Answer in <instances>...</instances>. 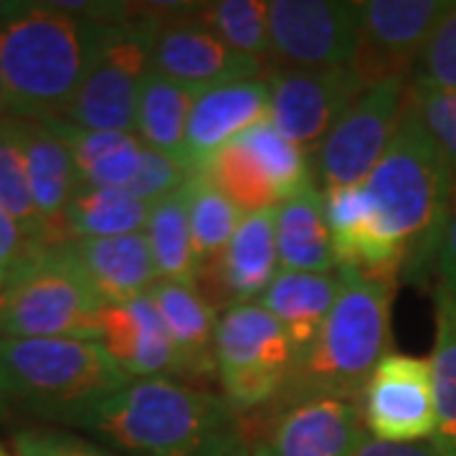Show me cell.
Segmentation results:
<instances>
[{
  "mask_svg": "<svg viewBox=\"0 0 456 456\" xmlns=\"http://www.w3.org/2000/svg\"><path fill=\"white\" fill-rule=\"evenodd\" d=\"M66 248L104 305H125L134 297L150 294L158 284V269L145 231L110 239H71L66 241Z\"/></svg>",
  "mask_w": 456,
  "mask_h": 456,
  "instance_id": "ffe728a7",
  "label": "cell"
},
{
  "mask_svg": "<svg viewBox=\"0 0 456 456\" xmlns=\"http://www.w3.org/2000/svg\"><path fill=\"white\" fill-rule=\"evenodd\" d=\"M446 0H365L360 3V41L350 69L368 89L391 79L411 82Z\"/></svg>",
  "mask_w": 456,
  "mask_h": 456,
  "instance_id": "8fae6325",
  "label": "cell"
},
{
  "mask_svg": "<svg viewBox=\"0 0 456 456\" xmlns=\"http://www.w3.org/2000/svg\"><path fill=\"white\" fill-rule=\"evenodd\" d=\"M0 456H13V452H8V449H5V446L0 444Z\"/></svg>",
  "mask_w": 456,
  "mask_h": 456,
  "instance_id": "bcb514c9",
  "label": "cell"
},
{
  "mask_svg": "<svg viewBox=\"0 0 456 456\" xmlns=\"http://www.w3.org/2000/svg\"><path fill=\"white\" fill-rule=\"evenodd\" d=\"M44 248L41 246H36L20 231L16 221H13V216L5 211V206L0 203V264L5 266V269H11L13 272V277H16L18 272L28 264L31 259H36L38 254H41ZM13 281V279H11Z\"/></svg>",
  "mask_w": 456,
  "mask_h": 456,
  "instance_id": "f35d334b",
  "label": "cell"
},
{
  "mask_svg": "<svg viewBox=\"0 0 456 456\" xmlns=\"http://www.w3.org/2000/svg\"><path fill=\"white\" fill-rule=\"evenodd\" d=\"M102 23L53 3H0V79L23 119H64L86 79Z\"/></svg>",
  "mask_w": 456,
  "mask_h": 456,
  "instance_id": "3957f363",
  "label": "cell"
},
{
  "mask_svg": "<svg viewBox=\"0 0 456 456\" xmlns=\"http://www.w3.org/2000/svg\"><path fill=\"white\" fill-rule=\"evenodd\" d=\"M406 104L408 82L391 79L370 86L342 114L312 155L314 173L325 191L362 185L368 180L401 127Z\"/></svg>",
  "mask_w": 456,
  "mask_h": 456,
  "instance_id": "9c48e42d",
  "label": "cell"
},
{
  "mask_svg": "<svg viewBox=\"0 0 456 456\" xmlns=\"http://www.w3.org/2000/svg\"><path fill=\"white\" fill-rule=\"evenodd\" d=\"M434 314L436 338L431 350V378H434V406L436 431L434 446L441 456H456V297L434 287Z\"/></svg>",
  "mask_w": 456,
  "mask_h": 456,
  "instance_id": "f1b7e54d",
  "label": "cell"
},
{
  "mask_svg": "<svg viewBox=\"0 0 456 456\" xmlns=\"http://www.w3.org/2000/svg\"><path fill=\"white\" fill-rule=\"evenodd\" d=\"M11 279H13V272H11V269H5V266L0 264V297L5 294L8 284H11Z\"/></svg>",
  "mask_w": 456,
  "mask_h": 456,
  "instance_id": "7bdbcfd3",
  "label": "cell"
},
{
  "mask_svg": "<svg viewBox=\"0 0 456 456\" xmlns=\"http://www.w3.org/2000/svg\"><path fill=\"white\" fill-rule=\"evenodd\" d=\"M269 122L294 145L314 150L368 86L350 66L335 69H269Z\"/></svg>",
  "mask_w": 456,
  "mask_h": 456,
  "instance_id": "7c38bea8",
  "label": "cell"
},
{
  "mask_svg": "<svg viewBox=\"0 0 456 456\" xmlns=\"http://www.w3.org/2000/svg\"><path fill=\"white\" fill-rule=\"evenodd\" d=\"M13 456H112L94 441L61 428H18L11 434Z\"/></svg>",
  "mask_w": 456,
  "mask_h": 456,
  "instance_id": "8d00e7d4",
  "label": "cell"
},
{
  "mask_svg": "<svg viewBox=\"0 0 456 456\" xmlns=\"http://www.w3.org/2000/svg\"><path fill=\"white\" fill-rule=\"evenodd\" d=\"M160 18L140 3V16L125 23H102L97 51L86 79L71 102L66 122L89 132H132L137 99L152 71V41Z\"/></svg>",
  "mask_w": 456,
  "mask_h": 456,
  "instance_id": "52a82bcc",
  "label": "cell"
},
{
  "mask_svg": "<svg viewBox=\"0 0 456 456\" xmlns=\"http://www.w3.org/2000/svg\"><path fill=\"white\" fill-rule=\"evenodd\" d=\"M145 233L150 239L155 269H158V281L198 287L200 259L193 244V231H191L183 188L152 203Z\"/></svg>",
  "mask_w": 456,
  "mask_h": 456,
  "instance_id": "83f0119b",
  "label": "cell"
},
{
  "mask_svg": "<svg viewBox=\"0 0 456 456\" xmlns=\"http://www.w3.org/2000/svg\"><path fill=\"white\" fill-rule=\"evenodd\" d=\"M236 142L244 147L264 170V175L272 180L279 200L297 196L302 188H307L312 183V175H314L312 152L287 140L269 119L239 134Z\"/></svg>",
  "mask_w": 456,
  "mask_h": 456,
  "instance_id": "1f68e13d",
  "label": "cell"
},
{
  "mask_svg": "<svg viewBox=\"0 0 456 456\" xmlns=\"http://www.w3.org/2000/svg\"><path fill=\"white\" fill-rule=\"evenodd\" d=\"M196 97L198 92L193 89L173 82L158 71H150L140 89L137 117H134V134L147 147L173 158L185 170H188L185 137H188V119H191Z\"/></svg>",
  "mask_w": 456,
  "mask_h": 456,
  "instance_id": "484cf974",
  "label": "cell"
},
{
  "mask_svg": "<svg viewBox=\"0 0 456 456\" xmlns=\"http://www.w3.org/2000/svg\"><path fill=\"white\" fill-rule=\"evenodd\" d=\"M13 110H11V99H8V92H5V84L0 79V119L3 117H11Z\"/></svg>",
  "mask_w": 456,
  "mask_h": 456,
  "instance_id": "b9f144b4",
  "label": "cell"
},
{
  "mask_svg": "<svg viewBox=\"0 0 456 456\" xmlns=\"http://www.w3.org/2000/svg\"><path fill=\"white\" fill-rule=\"evenodd\" d=\"M272 112V86L266 74L246 82L221 84L200 92L193 102L185 137V163L203 173L213 158L239 134L266 122Z\"/></svg>",
  "mask_w": 456,
  "mask_h": 456,
  "instance_id": "e0dca14e",
  "label": "cell"
},
{
  "mask_svg": "<svg viewBox=\"0 0 456 456\" xmlns=\"http://www.w3.org/2000/svg\"><path fill=\"white\" fill-rule=\"evenodd\" d=\"M368 436L393 444L431 441L436 431L431 360L388 353L358 398Z\"/></svg>",
  "mask_w": 456,
  "mask_h": 456,
  "instance_id": "5bb4252c",
  "label": "cell"
},
{
  "mask_svg": "<svg viewBox=\"0 0 456 456\" xmlns=\"http://www.w3.org/2000/svg\"><path fill=\"white\" fill-rule=\"evenodd\" d=\"M23 142L28 163V185L38 218L44 224L46 246L66 244V208L77 188L82 185L74 155L64 140L38 119H26Z\"/></svg>",
  "mask_w": 456,
  "mask_h": 456,
  "instance_id": "44dd1931",
  "label": "cell"
},
{
  "mask_svg": "<svg viewBox=\"0 0 456 456\" xmlns=\"http://www.w3.org/2000/svg\"><path fill=\"white\" fill-rule=\"evenodd\" d=\"M436 287L456 297V211L452 216V221H449L444 246H441L439 266H436Z\"/></svg>",
  "mask_w": 456,
  "mask_h": 456,
  "instance_id": "60d3db41",
  "label": "cell"
},
{
  "mask_svg": "<svg viewBox=\"0 0 456 456\" xmlns=\"http://www.w3.org/2000/svg\"><path fill=\"white\" fill-rule=\"evenodd\" d=\"M188 178H191V173L183 165L175 163L173 158H167L163 152L152 150V147H145L142 165H140L137 178L132 180L130 193L152 206L160 198L180 191Z\"/></svg>",
  "mask_w": 456,
  "mask_h": 456,
  "instance_id": "74e56055",
  "label": "cell"
},
{
  "mask_svg": "<svg viewBox=\"0 0 456 456\" xmlns=\"http://www.w3.org/2000/svg\"><path fill=\"white\" fill-rule=\"evenodd\" d=\"M353 456H441L434 441H416V444H393L365 436Z\"/></svg>",
  "mask_w": 456,
  "mask_h": 456,
  "instance_id": "ab89813d",
  "label": "cell"
},
{
  "mask_svg": "<svg viewBox=\"0 0 456 456\" xmlns=\"http://www.w3.org/2000/svg\"><path fill=\"white\" fill-rule=\"evenodd\" d=\"M340 292L338 269L330 274L279 269L277 279L259 299L261 307L272 312L294 345L297 358L317 340Z\"/></svg>",
  "mask_w": 456,
  "mask_h": 456,
  "instance_id": "603a6c76",
  "label": "cell"
},
{
  "mask_svg": "<svg viewBox=\"0 0 456 456\" xmlns=\"http://www.w3.org/2000/svg\"><path fill=\"white\" fill-rule=\"evenodd\" d=\"M198 18L226 46L256 59L269 69V3L264 0H216L198 3Z\"/></svg>",
  "mask_w": 456,
  "mask_h": 456,
  "instance_id": "d6a6232c",
  "label": "cell"
},
{
  "mask_svg": "<svg viewBox=\"0 0 456 456\" xmlns=\"http://www.w3.org/2000/svg\"><path fill=\"white\" fill-rule=\"evenodd\" d=\"M244 421L259 426L246 436L251 456H353L368 436L358 403L342 398H307Z\"/></svg>",
  "mask_w": 456,
  "mask_h": 456,
  "instance_id": "4fadbf2b",
  "label": "cell"
},
{
  "mask_svg": "<svg viewBox=\"0 0 456 456\" xmlns=\"http://www.w3.org/2000/svg\"><path fill=\"white\" fill-rule=\"evenodd\" d=\"M99 342L122 373L134 378H175L178 360L170 332L152 294L125 305H107L99 314Z\"/></svg>",
  "mask_w": 456,
  "mask_h": 456,
  "instance_id": "d6986e66",
  "label": "cell"
},
{
  "mask_svg": "<svg viewBox=\"0 0 456 456\" xmlns=\"http://www.w3.org/2000/svg\"><path fill=\"white\" fill-rule=\"evenodd\" d=\"M411 82L456 94V0H449V8L421 51Z\"/></svg>",
  "mask_w": 456,
  "mask_h": 456,
  "instance_id": "d590c367",
  "label": "cell"
},
{
  "mask_svg": "<svg viewBox=\"0 0 456 456\" xmlns=\"http://www.w3.org/2000/svg\"><path fill=\"white\" fill-rule=\"evenodd\" d=\"M64 140L79 170L82 185L125 188L137 178L145 142L132 132H89L66 119H38Z\"/></svg>",
  "mask_w": 456,
  "mask_h": 456,
  "instance_id": "d4e9b609",
  "label": "cell"
},
{
  "mask_svg": "<svg viewBox=\"0 0 456 456\" xmlns=\"http://www.w3.org/2000/svg\"><path fill=\"white\" fill-rule=\"evenodd\" d=\"M408 107L456 175V94L408 82Z\"/></svg>",
  "mask_w": 456,
  "mask_h": 456,
  "instance_id": "e575fe53",
  "label": "cell"
},
{
  "mask_svg": "<svg viewBox=\"0 0 456 456\" xmlns=\"http://www.w3.org/2000/svg\"><path fill=\"white\" fill-rule=\"evenodd\" d=\"M198 3L178 16L163 18L152 41V71L193 92L246 82L266 74V66L226 46L198 18Z\"/></svg>",
  "mask_w": 456,
  "mask_h": 456,
  "instance_id": "9a60e30c",
  "label": "cell"
},
{
  "mask_svg": "<svg viewBox=\"0 0 456 456\" xmlns=\"http://www.w3.org/2000/svg\"><path fill=\"white\" fill-rule=\"evenodd\" d=\"M104 299L66 244L44 248L3 294L0 338H71L99 342Z\"/></svg>",
  "mask_w": 456,
  "mask_h": 456,
  "instance_id": "8992f818",
  "label": "cell"
},
{
  "mask_svg": "<svg viewBox=\"0 0 456 456\" xmlns=\"http://www.w3.org/2000/svg\"><path fill=\"white\" fill-rule=\"evenodd\" d=\"M277 206L246 213L233 239L213 259L200 264L198 292L216 312L259 302L279 274Z\"/></svg>",
  "mask_w": 456,
  "mask_h": 456,
  "instance_id": "2e32d148",
  "label": "cell"
},
{
  "mask_svg": "<svg viewBox=\"0 0 456 456\" xmlns=\"http://www.w3.org/2000/svg\"><path fill=\"white\" fill-rule=\"evenodd\" d=\"M130 380L97 340L0 338V395L44 421L61 424Z\"/></svg>",
  "mask_w": 456,
  "mask_h": 456,
  "instance_id": "5b68a950",
  "label": "cell"
},
{
  "mask_svg": "<svg viewBox=\"0 0 456 456\" xmlns=\"http://www.w3.org/2000/svg\"><path fill=\"white\" fill-rule=\"evenodd\" d=\"M0 307H3V297H0Z\"/></svg>",
  "mask_w": 456,
  "mask_h": 456,
  "instance_id": "7dc6e473",
  "label": "cell"
},
{
  "mask_svg": "<svg viewBox=\"0 0 456 456\" xmlns=\"http://www.w3.org/2000/svg\"><path fill=\"white\" fill-rule=\"evenodd\" d=\"M23 125L26 119L16 114L0 119V203L13 216V221L33 244L49 248L46 236H44V224L38 218L31 185H28Z\"/></svg>",
  "mask_w": 456,
  "mask_h": 456,
  "instance_id": "f546056e",
  "label": "cell"
},
{
  "mask_svg": "<svg viewBox=\"0 0 456 456\" xmlns=\"http://www.w3.org/2000/svg\"><path fill=\"white\" fill-rule=\"evenodd\" d=\"M150 294L173 340L178 380L193 386L216 378V332L221 314L206 302L198 287L158 281Z\"/></svg>",
  "mask_w": 456,
  "mask_h": 456,
  "instance_id": "7402d4cb",
  "label": "cell"
},
{
  "mask_svg": "<svg viewBox=\"0 0 456 456\" xmlns=\"http://www.w3.org/2000/svg\"><path fill=\"white\" fill-rule=\"evenodd\" d=\"M183 196L188 206L198 259L203 264L226 248L239 224L244 221V213L233 206V200L213 183L208 173H193L185 180Z\"/></svg>",
  "mask_w": 456,
  "mask_h": 456,
  "instance_id": "4dcf8cb0",
  "label": "cell"
},
{
  "mask_svg": "<svg viewBox=\"0 0 456 456\" xmlns=\"http://www.w3.org/2000/svg\"><path fill=\"white\" fill-rule=\"evenodd\" d=\"M61 424L130 456H228L246 444L244 419L224 395L175 378H134Z\"/></svg>",
  "mask_w": 456,
  "mask_h": 456,
  "instance_id": "6da1fadb",
  "label": "cell"
},
{
  "mask_svg": "<svg viewBox=\"0 0 456 456\" xmlns=\"http://www.w3.org/2000/svg\"><path fill=\"white\" fill-rule=\"evenodd\" d=\"M277 248L281 269L317 274L338 269L325 221V198L314 183L277 206Z\"/></svg>",
  "mask_w": 456,
  "mask_h": 456,
  "instance_id": "cb8c5ba5",
  "label": "cell"
},
{
  "mask_svg": "<svg viewBox=\"0 0 456 456\" xmlns=\"http://www.w3.org/2000/svg\"><path fill=\"white\" fill-rule=\"evenodd\" d=\"M203 173L211 175L213 183L233 200V206L244 216L274 208L281 203L272 180L264 175L256 160L236 140L224 147Z\"/></svg>",
  "mask_w": 456,
  "mask_h": 456,
  "instance_id": "836d02e7",
  "label": "cell"
},
{
  "mask_svg": "<svg viewBox=\"0 0 456 456\" xmlns=\"http://www.w3.org/2000/svg\"><path fill=\"white\" fill-rule=\"evenodd\" d=\"M297 362L279 320L259 302L221 312L216 332V378L221 395L241 419L277 401Z\"/></svg>",
  "mask_w": 456,
  "mask_h": 456,
  "instance_id": "ba28073f",
  "label": "cell"
},
{
  "mask_svg": "<svg viewBox=\"0 0 456 456\" xmlns=\"http://www.w3.org/2000/svg\"><path fill=\"white\" fill-rule=\"evenodd\" d=\"M386 236L403 254V274L426 284L436 274L449 221L456 211V175L419 117L406 114L380 163L362 183Z\"/></svg>",
  "mask_w": 456,
  "mask_h": 456,
  "instance_id": "7a4b0ae2",
  "label": "cell"
},
{
  "mask_svg": "<svg viewBox=\"0 0 456 456\" xmlns=\"http://www.w3.org/2000/svg\"><path fill=\"white\" fill-rule=\"evenodd\" d=\"M322 198L338 266H350L365 277L386 281H395L403 274V254L386 236L365 185L330 188L322 191Z\"/></svg>",
  "mask_w": 456,
  "mask_h": 456,
  "instance_id": "ac0fdd59",
  "label": "cell"
},
{
  "mask_svg": "<svg viewBox=\"0 0 456 456\" xmlns=\"http://www.w3.org/2000/svg\"><path fill=\"white\" fill-rule=\"evenodd\" d=\"M360 41V3L272 0L269 69L350 66ZM266 69V71H269Z\"/></svg>",
  "mask_w": 456,
  "mask_h": 456,
  "instance_id": "30bf717a",
  "label": "cell"
},
{
  "mask_svg": "<svg viewBox=\"0 0 456 456\" xmlns=\"http://www.w3.org/2000/svg\"><path fill=\"white\" fill-rule=\"evenodd\" d=\"M228 456H251V454H248V446H246V444H241V446H239L233 454H228Z\"/></svg>",
  "mask_w": 456,
  "mask_h": 456,
  "instance_id": "f6af8a7d",
  "label": "cell"
},
{
  "mask_svg": "<svg viewBox=\"0 0 456 456\" xmlns=\"http://www.w3.org/2000/svg\"><path fill=\"white\" fill-rule=\"evenodd\" d=\"M340 292L317 340L297 358L284 391L266 411L307 398L358 403L362 386L391 350V302L395 281L338 266ZM261 411V413H266Z\"/></svg>",
  "mask_w": 456,
  "mask_h": 456,
  "instance_id": "277c9868",
  "label": "cell"
},
{
  "mask_svg": "<svg viewBox=\"0 0 456 456\" xmlns=\"http://www.w3.org/2000/svg\"><path fill=\"white\" fill-rule=\"evenodd\" d=\"M152 206L125 188L79 185L66 208V231L71 239H110L145 231Z\"/></svg>",
  "mask_w": 456,
  "mask_h": 456,
  "instance_id": "4316f807",
  "label": "cell"
},
{
  "mask_svg": "<svg viewBox=\"0 0 456 456\" xmlns=\"http://www.w3.org/2000/svg\"><path fill=\"white\" fill-rule=\"evenodd\" d=\"M11 411H13V406H11V403H8V401H5V398L0 395V419H5V416H8Z\"/></svg>",
  "mask_w": 456,
  "mask_h": 456,
  "instance_id": "ee69618b",
  "label": "cell"
}]
</instances>
